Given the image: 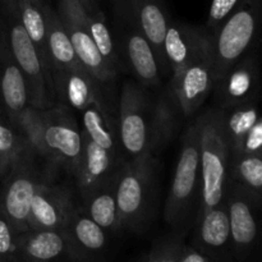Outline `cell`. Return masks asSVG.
<instances>
[{
	"instance_id": "6da1fadb",
	"label": "cell",
	"mask_w": 262,
	"mask_h": 262,
	"mask_svg": "<svg viewBox=\"0 0 262 262\" xmlns=\"http://www.w3.org/2000/svg\"><path fill=\"white\" fill-rule=\"evenodd\" d=\"M196 123L201 171L200 209H210L224 201L229 176V146L223 128L222 110H207L197 118Z\"/></svg>"
},
{
	"instance_id": "7a4b0ae2",
	"label": "cell",
	"mask_w": 262,
	"mask_h": 262,
	"mask_svg": "<svg viewBox=\"0 0 262 262\" xmlns=\"http://www.w3.org/2000/svg\"><path fill=\"white\" fill-rule=\"evenodd\" d=\"M0 10L9 48L26 81L30 105L41 110L49 109L53 106V83L46 74L35 43L20 23L15 0H0Z\"/></svg>"
},
{
	"instance_id": "3957f363",
	"label": "cell",
	"mask_w": 262,
	"mask_h": 262,
	"mask_svg": "<svg viewBox=\"0 0 262 262\" xmlns=\"http://www.w3.org/2000/svg\"><path fill=\"white\" fill-rule=\"evenodd\" d=\"M154 164V156L143 155L122 164L115 173V199L124 229L141 232L147 224Z\"/></svg>"
},
{
	"instance_id": "277c9868",
	"label": "cell",
	"mask_w": 262,
	"mask_h": 262,
	"mask_svg": "<svg viewBox=\"0 0 262 262\" xmlns=\"http://www.w3.org/2000/svg\"><path fill=\"white\" fill-rule=\"evenodd\" d=\"M200 184L201 171L199 128L194 120L187 128L182 140L181 154L177 161L173 182L164 207L165 222L176 230H181L188 220Z\"/></svg>"
},
{
	"instance_id": "5b68a950",
	"label": "cell",
	"mask_w": 262,
	"mask_h": 262,
	"mask_svg": "<svg viewBox=\"0 0 262 262\" xmlns=\"http://www.w3.org/2000/svg\"><path fill=\"white\" fill-rule=\"evenodd\" d=\"M260 0H241L211 36L214 83L225 71L246 55L255 40Z\"/></svg>"
},
{
	"instance_id": "8992f818",
	"label": "cell",
	"mask_w": 262,
	"mask_h": 262,
	"mask_svg": "<svg viewBox=\"0 0 262 262\" xmlns=\"http://www.w3.org/2000/svg\"><path fill=\"white\" fill-rule=\"evenodd\" d=\"M37 156L28 146L2 181L0 210L19 234L28 230V215L36 191L40 184L49 181L36 164Z\"/></svg>"
},
{
	"instance_id": "52a82bcc",
	"label": "cell",
	"mask_w": 262,
	"mask_h": 262,
	"mask_svg": "<svg viewBox=\"0 0 262 262\" xmlns=\"http://www.w3.org/2000/svg\"><path fill=\"white\" fill-rule=\"evenodd\" d=\"M151 99L135 82H124L119 100V141L130 159L150 155ZM151 156V155H150Z\"/></svg>"
},
{
	"instance_id": "ba28073f",
	"label": "cell",
	"mask_w": 262,
	"mask_h": 262,
	"mask_svg": "<svg viewBox=\"0 0 262 262\" xmlns=\"http://www.w3.org/2000/svg\"><path fill=\"white\" fill-rule=\"evenodd\" d=\"M43 158L76 173L82 154V129L64 106L43 110Z\"/></svg>"
},
{
	"instance_id": "9c48e42d",
	"label": "cell",
	"mask_w": 262,
	"mask_h": 262,
	"mask_svg": "<svg viewBox=\"0 0 262 262\" xmlns=\"http://www.w3.org/2000/svg\"><path fill=\"white\" fill-rule=\"evenodd\" d=\"M224 201L229 217L233 261L248 262L258 247L257 210L260 205L232 182H228Z\"/></svg>"
},
{
	"instance_id": "30bf717a",
	"label": "cell",
	"mask_w": 262,
	"mask_h": 262,
	"mask_svg": "<svg viewBox=\"0 0 262 262\" xmlns=\"http://www.w3.org/2000/svg\"><path fill=\"white\" fill-rule=\"evenodd\" d=\"M56 12L79 61L86 71L100 84H106L114 81L117 72L110 68L97 46L95 45L82 15L79 0H58Z\"/></svg>"
},
{
	"instance_id": "8fae6325",
	"label": "cell",
	"mask_w": 262,
	"mask_h": 262,
	"mask_svg": "<svg viewBox=\"0 0 262 262\" xmlns=\"http://www.w3.org/2000/svg\"><path fill=\"white\" fill-rule=\"evenodd\" d=\"M214 89L211 42L179 73L171 76L169 91L176 99L183 115L197 112Z\"/></svg>"
},
{
	"instance_id": "7c38bea8",
	"label": "cell",
	"mask_w": 262,
	"mask_h": 262,
	"mask_svg": "<svg viewBox=\"0 0 262 262\" xmlns=\"http://www.w3.org/2000/svg\"><path fill=\"white\" fill-rule=\"evenodd\" d=\"M191 246L214 262H234L225 201L215 207L200 209Z\"/></svg>"
},
{
	"instance_id": "4fadbf2b",
	"label": "cell",
	"mask_w": 262,
	"mask_h": 262,
	"mask_svg": "<svg viewBox=\"0 0 262 262\" xmlns=\"http://www.w3.org/2000/svg\"><path fill=\"white\" fill-rule=\"evenodd\" d=\"M260 83V69L255 56H243L215 81L214 89L220 109L256 101Z\"/></svg>"
},
{
	"instance_id": "5bb4252c",
	"label": "cell",
	"mask_w": 262,
	"mask_h": 262,
	"mask_svg": "<svg viewBox=\"0 0 262 262\" xmlns=\"http://www.w3.org/2000/svg\"><path fill=\"white\" fill-rule=\"evenodd\" d=\"M82 140L83 146L81 159L74 176L77 179V187L84 199L97 187L109 181L117 173L119 165L117 161L118 150L105 147L83 133Z\"/></svg>"
},
{
	"instance_id": "9a60e30c",
	"label": "cell",
	"mask_w": 262,
	"mask_h": 262,
	"mask_svg": "<svg viewBox=\"0 0 262 262\" xmlns=\"http://www.w3.org/2000/svg\"><path fill=\"white\" fill-rule=\"evenodd\" d=\"M73 209L68 189L43 182L31 202L28 229H63Z\"/></svg>"
},
{
	"instance_id": "2e32d148",
	"label": "cell",
	"mask_w": 262,
	"mask_h": 262,
	"mask_svg": "<svg viewBox=\"0 0 262 262\" xmlns=\"http://www.w3.org/2000/svg\"><path fill=\"white\" fill-rule=\"evenodd\" d=\"M120 12L125 22L122 36L123 50L130 71L145 87L158 86L161 82L163 69L152 45L136 23L122 9Z\"/></svg>"
},
{
	"instance_id": "e0dca14e",
	"label": "cell",
	"mask_w": 262,
	"mask_h": 262,
	"mask_svg": "<svg viewBox=\"0 0 262 262\" xmlns=\"http://www.w3.org/2000/svg\"><path fill=\"white\" fill-rule=\"evenodd\" d=\"M63 230L71 245L74 262H99L106 252L109 233L83 210L74 207Z\"/></svg>"
},
{
	"instance_id": "ac0fdd59",
	"label": "cell",
	"mask_w": 262,
	"mask_h": 262,
	"mask_svg": "<svg viewBox=\"0 0 262 262\" xmlns=\"http://www.w3.org/2000/svg\"><path fill=\"white\" fill-rule=\"evenodd\" d=\"M18 262H74L63 229H28L18 237Z\"/></svg>"
},
{
	"instance_id": "d6986e66",
	"label": "cell",
	"mask_w": 262,
	"mask_h": 262,
	"mask_svg": "<svg viewBox=\"0 0 262 262\" xmlns=\"http://www.w3.org/2000/svg\"><path fill=\"white\" fill-rule=\"evenodd\" d=\"M0 105L13 122L30 105L26 81L9 48L7 31L2 19H0Z\"/></svg>"
},
{
	"instance_id": "ffe728a7",
	"label": "cell",
	"mask_w": 262,
	"mask_h": 262,
	"mask_svg": "<svg viewBox=\"0 0 262 262\" xmlns=\"http://www.w3.org/2000/svg\"><path fill=\"white\" fill-rule=\"evenodd\" d=\"M120 8L151 42L163 72L168 71L164 55V37L171 19L163 0H123Z\"/></svg>"
},
{
	"instance_id": "44dd1931",
	"label": "cell",
	"mask_w": 262,
	"mask_h": 262,
	"mask_svg": "<svg viewBox=\"0 0 262 262\" xmlns=\"http://www.w3.org/2000/svg\"><path fill=\"white\" fill-rule=\"evenodd\" d=\"M51 79L54 94L72 109L81 113L90 105H104L100 83L84 67L54 69Z\"/></svg>"
},
{
	"instance_id": "7402d4cb",
	"label": "cell",
	"mask_w": 262,
	"mask_h": 262,
	"mask_svg": "<svg viewBox=\"0 0 262 262\" xmlns=\"http://www.w3.org/2000/svg\"><path fill=\"white\" fill-rule=\"evenodd\" d=\"M211 42V35L206 30L170 20L164 37V55L169 69L179 73Z\"/></svg>"
},
{
	"instance_id": "603a6c76",
	"label": "cell",
	"mask_w": 262,
	"mask_h": 262,
	"mask_svg": "<svg viewBox=\"0 0 262 262\" xmlns=\"http://www.w3.org/2000/svg\"><path fill=\"white\" fill-rule=\"evenodd\" d=\"M176 99L171 92L165 90L151 102L150 132H148V152L155 156L163 150L176 133L181 115Z\"/></svg>"
},
{
	"instance_id": "cb8c5ba5",
	"label": "cell",
	"mask_w": 262,
	"mask_h": 262,
	"mask_svg": "<svg viewBox=\"0 0 262 262\" xmlns=\"http://www.w3.org/2000/svg\"><path fill=\"white\" fill-rule=\"evenodd\" d=\"M42 14L45 18L46 42H48L51 72L54 69L83 67L72 46L58 12L48 4L42 8Z\"/></svg>"
},
{
	"instance_id": "d4e9b609",
	"label": "cell",
	"mask_w": 262,
	"mask_h": 262,
	"mask_svg": "<svg viewBox=\"0 0 262 262\" xmlns=\"http://www.w3.org/2000/svg\"><path fill=\"white\" fill-rule=\"evenodd\" d=\"M83 200L86 207L82 210L99 227L107 233H117L123 229L115 199V174Z\"/></svg>"
},
{
	"instance_id": "484cf974",
	"label": "cell",
	"mask_w": 262,
	"mask_h": 262,
	"mask_svg": "<svg viewBox=\"0 0 262 262\" xmlns=\"http://www.w3.org/2000/svg\"><path fill=\"white\" fill-rule=\"evenodd\" d=\"M220 110H222L223 128L229 146L230 158H234L239 154L243 141L251 128L257 120L261 119L258 115L257 104L256 101H252L239 106Z\"/></svg>"
},
{
	"instance_id": "4316f807",
	"label": "cell",
	"mask_w": 262,
	"mask_h": 262,
	"mask_svg": "<svg viewBox=\"0 0 262 262\" xmlns=\"http://www.w3.org/2000/svg\"><path fill=\"white\" fill-rule=\"evenodd\" d=\"M79 4H81L82 15H83V19L95 45L97 46L110 68L118 72L119 61H118L117 53H115L113 36L105 22V17L101 9L95 0H79Z\"/></svg>"
},
{
	"instance_id": "83f0119b",
	"label": "cell",
	"mask_w": 262,
	"mask_h": 262,
	"mask_svg": "<svg viewBox=\"0 0 262 262\" xmlns=\"http://www.w3.org/2000/svg\"><path fill=\"white\" fill-rule=\"evenodd\" d=\"M228 182L245 189L258 205L262 200V155L230 158Z\"/></svg>"
},
{
	"instance_id": "f1b7e54d",
	"label": "cell",
	"mask_w": 262,
	"mask_h": 262,
	"mask_svg": "<svg viewBox=\"0 0 262 262\" xmlns=\"http://www.w3.org/2000/svg\"><path fill=\"white\" fill-rule=\"evenodd\" d=\"M27 147L23 136L0 105V182Z\"/></svg>"
},
{
	"instance_id": "f546056e",
	"label": "cell",
	"mask_w": 262,
	"mask_h": 262,
	"mask_svg": "<svg viewBox=\"0 0 262 262\" xmlns=\"http://www.w3.org/2000/svg\"><path fill=\"white\" fill-rule=\"evenodd\" d=\"M183 237L179 233L163 238L146 253V262H178Z\"/></svg>"
},
{
	"instance_id": "4dcf8cb0",
	"label": "cell",
	"mask_w": 262,
	"mask_h": 262,
	"mask_svg": "<svg viewBox=\"0 0 262 262\" xmlns=\"http://www.w3.org/2000/svg\"><path fill=\"white\" fill-rule=\"evenodd\" d=\"M18 237L19 233L0 210V257L18 262Z\"/></svg>"
},
{
	"instance_id": "1f68e13d",
	"label": "cell",
	"mask_w": 262,
	"mask_h": 262,
	"mask_svg": "<svg viewBox=\"0 0 262 262\" xmlns=\"http://www.w3.org/2000/svg\"><path fill=\"white\" fill-rule=\"evenodd\" d=\"M239 2L241 0H212L207 15V30L214 32L235 9Z\"/></svg>"
},
{
	"instance_id": "d6a6232c",
	"label": "cell",
	"mask_w": 262,
	"mask_h": 262,
	"mask_svg": "<svg viewBox=\"0 0 262 262\" xmlns=\"http://www.w3.org/2000/svg\"><path fill=\"white\" fill-rule=\"evenodd\" d=\"M239 155H262V122L261 119L255 123L241 147Z\"/></svg>"
},
{
	"instance_id": "836d02e7",
	"label": "cell",
	"mask_w": 262,
	"mask_h": 262,
	"mask_svg": "<svg viewBox=\"0 0 262 262\" xmlns=\"http://www.w3.org/2000/svg\"><path fill=\"white\" fill-rule=\"evenodd\" d=\"M178 262H214L206 255L197 251L196 248L192 247L191 245L182 243L181 250H179Z\"/></svg>"
},
{
	"instance_id": "e575fe53",
	"label": "cell",
	"mask_w": 262,
	"mask_h": 262,
	"mask_svg": "<svg viewBox=\"0 0 262 262\" xmlns=\"http://www.w3.org/2000/svg\"><path fill=\"white\" fill-rule=\"evenodd\" d=\"M31 3H32L33 5H36V7L38 8V9L42 10V8L45 7V5H48V3H46V0H30Z\"/></svg>"
},
{
	"instance_id": "d590c367",
	"label": "cell",
	"mask_w": 262,
	"mask_h": 262,
	"mask_svg": "<svg viewBox=\"0 0 262 262\" xmlns=\"http://www.w3.org/2000/svg\"><path fill=\"white\" fill-rule=\"evenodd\" d=\"M136 262H146V255H143V256H141L140 258H138L137 261Z\"/></svg>"
},
{
	"instance_id": "8d00e7d4",
	"label": "cell",
	"mask_w": 262,
	"mask_h": 262,
	"mask_svg": "<svg viewBox=\"0 0 262 262\" xmlns=\"http://www.w3.org/2000/svg\"><path fill=\"white\" fill-rule=\"evenodd\" d=\"M0 262H15V261H12V260H7V258H3V257H0Z\"/></svg>"
}]
</instances>
